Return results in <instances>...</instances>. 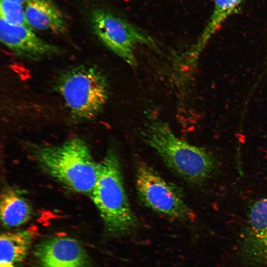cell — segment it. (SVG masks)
<instances>
[{"mask_svg": "<svg viewBox=\"0 0 267 267\" xmlns=\"http://www.w3.org/2000/svg\"><path fill=\"white\" fill-rule=\"evenodd\" d=\"M24 229L2 233L0 236V267H17L26 258L35 236Z\"/></svg>", "mask_w": 267, "mask_h": 267, "instance_id": "8fae6325", "label": "cell"}, {"mask_svg": "<svg viewBox=\"0 0 267 267\" xmlns=\"http://www.w3.org/2000/svg\"><path fill=\"white\" fill-rule=\"evenodd\" d=\"M244 0H214L213 12L210 20L197 43L190 51V54L197 58L210 38L221 26Z\"/></svg>", "mask_w": 267, "mask_h": 267, "instance_id": "4fadbf2b", "label": "cell"}, {"mask_svg": "<svg viewBox=\"0 0 267 267\" xmlns=\"http://www.w3.org/2000/svg\"><path fill=\"white\" fill-rule=\"evenodd\" d=\"M33 213L31 204L20 191L8 188L2 192L0 216L3 226L13 228L21 226L31 219Z\"/></svg>", "mask_w": 267, "mask_h": 267, "instance_id": "7c38bea8", "label": "cell"}, {"mask_svg": "<svg viewBox=\"0 0 267 267\" xmlns=\"http://www.w3.org/2000/svg\"><path fill=\"white\" fill-rule=\"evenodd\" d=\"M135 187L142 204L162 215L181 222H192L193 212L178 188L143 163L136 169Z\"/></svg>", "mask_w": 267, "mask_h": 267, "instance_id": "5b68a950", "label": "cell"}, {"mask_svg": "<svg viewBox=\"0 0 267 267\" xmlns=\"http://www.w3.org/2000/svg\"><path fill=\"white\" fill-rule=\"evenodd\" d=\"M34 157L41 169L64 188L90 195L97 163L82 139L75 137L58 145L41 146L34 151Z\"/></svg>", "mask_w": 267, "mask_h": 267, "instance_id": "7a4b0ae2", "label": "cell"}, {"mask_svg": "<svg viewBox=\"0 0 267 267\" xmlns=\"http://www.w3.org/2000/svg\"><path fill=\"white\" fill-rule=\"evenodd\" d=\"M90 195L108 235L120 237L138 227V221L130 206L121 164L114 149L109 148L97 163V178Z\"/></svg>", "mask_w": 267, "mask_h": 267, "instance_id": "6da1fadb", "label": "cell"}, {"mask_svg": "<svg viewBox=\"0 0 267 267\" xmlns=\"http://www.w3.org/2000/svg\"><path fill=\"white\" fill-rule=\"evenodd\" d=\"M142 136L169 168L190 183H203L217 170V161L211 153L178 137L164 122H150Z\"/></svg>", "mask_w": 267, "mask_h": 267, "instance_id": "3957f363", "label": "cell"}, {"mask_svg": "<svg viewBox=\"0 0 267 267\" xmlns=\"http://www.w3.org/2000/svg\"><path fill=\"white\" fill-rule=\"evenodd\" d=\"M0 19L10 24L30 27L26 19L24 7L17 2L0 0Z\"/></svg>", "mask_w": 267, "mask_h": 267, "instance_id": "5bb4252c", "label": "cell"}, {"mask_svg": "<svg viewBox=\"0 0 267 267\" xmlns=\"http://www.w3.org/2000/svg\"><path fill=\"white\" fill-rule=\"evenodd\" d=\"M24 11L27 23L33 29L57 34L67 31L62 13L50 0H27Z\"/></svg>", "mask_w": 267, "mask_h": 267, "instance_id": "30bf717a", "label": "cell"}, {"mask_svg": "<svg viewBox=\"0 0 267 267\" xmlns=\"http://www.w3.org/2000/svg\"><path fill=\"white\" fill-rule=\"evenodd\" d=\"M34 267H91L86 249L75 239L61 235L41 240L33 253Z\"/></svg>", "mask_w": 267, "mask_h": 267, "instance_id": "52a82bcc", "label": "cell"}, {"mask_svg": "<svg viewBox=\"0 0 267 267\" xmlns=\"http://www.w3.org/2000/svg\"><path fill=\"white\" fill-rule=\"evenodd\" d=\"M12 0V1H15V2H17L19 3H21L22 4V5L23 4H25V2H26L27 0Z\"/></svg>", "mask_w": 267, "mask_h": 267, "instance_id": "9a60e30c", "label": "cell"}, {"mask_svg": "<svg viewBox=\"0 0 267 267\" xmlns=\"http://www.w3.org/2000/svg\"><path fill=\"white\" fill-rule=\"evenodd\" d=\"M0 39L15 55L31 60L39 61L61 53L58 47L41 39L31 28L10 24L2 19Z\"/></svg>", "mask_w": 267, "mask_h": 267, "instance_id": "ba28073f", "label": "cell"}, {"mask_svg": "<svg viewBox=\"0 0 267 267\" xmlns=\"http://www.w3.org/2000/svg\"><path fill=\"white\" fill-rule=\"evenodd\" d=\"M245 251L258 263H267V197L256 201L248 217Z\"/></svg>", "mask_w": 267, "mask_h": 267, "instance_id": "9c48e42d", "label": "cell"}, {"mask_svg": "<svg viewBox=\"0 0 267 267\" xmlns=\"http://www.w3.org/2000/svg\"><path fill=\"white\" fill-rule=\"evenodd\" d=\"M55 89L63 98L71 117L77 121L96 117L109 96L107 78L94 65H80L64 71L58 77Z\"/></svg>", "mask_w": 267, "mask_h": 267, "instance_id": "277c9868", "label": "cell"}, {"mask_svg": "<svg viewBox=\"0 0 267 267\" xmlns=\"http://www.w3.org/2000/svg\"><path fill=\"white\" fill-rule=\"evenodd\" d=\"M90 23L95 34L103 44L131 66L136 65L134 51L137 45L155 46L149 35L107 9L93 10Z\"/></svg>", "mask_w": 267, "mask_h": 267, "instance_id": "8992f818", "label": "cell"}]
</instances>
